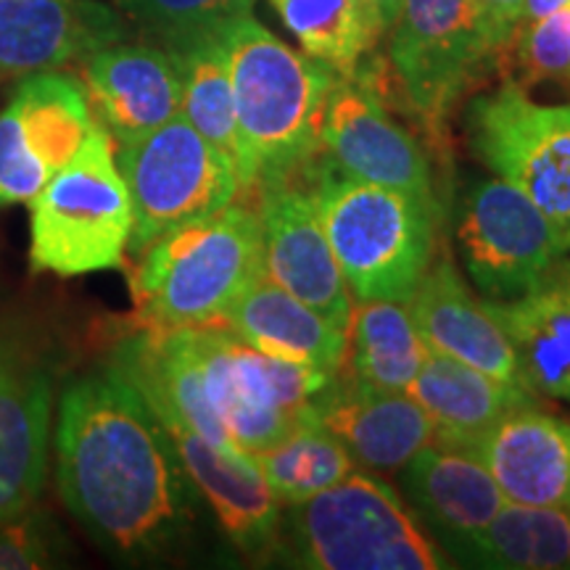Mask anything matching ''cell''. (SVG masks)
I'll return each mask as SVG.
<instances>
[{
  "label": "cell",
  "mask_w": 570,
  "mask_h": 570,
  "mask_svg": "<svg viewBox=\"0 0 570 570\" xmlns=\"http://www.w3.org/2000/svg\"><path fill=\"white\" fill-rule=\"evenodd\" d=\"M296 177L356 302L407 304L436 248V202L356 180L327 156H315Z\"/></svg>",
  "instance_id": "3"
},
{
  "label": "cell",
  "mask_w": 570,
  "mask_h": 570,
  "mask_svg": "<svg viewBox=\"0 0 570 570\" xmlns=\"http://www.w3.org/2000/svg\"><path fill=\"white\" fill-rule=\"evenodd\" d=\"M238 125L240 194L291 180L323 151V114L338 75L298 53L252 13L223 27Z\"/></svg>",
  "instance_id": "2"
},
{
  "label": "cell",
  "mask_w": 570,
  "mask_h": 570,
  "mask_svg": "<svg viewBox=\"0 0 570 570\" xmlns=\"http://www.w3.org/2000/svg\"><path fill=\"white\" fill-rule=\"evenodd\" d=\"M122 32L117 13L96 0H0V77L56 71Z\"/></svg>",
  "instance_id": "17"
},
{
  "label": "cell",
  "mask_w": 570,
  "mask_h": 570,
  "mask_svg": "<svg viewBox=\"0 0 570 570\" xmlns=\"http://www.w3.org/2000/svg\"><path fill=\"white\" fill-rule=\"evenodd\" d=\"M277 502L298 504L320 491L336 487L354 473V458L346 446L306 412L288 436L265 452L254 454Z\"/></svg>",
  "instance_id": "30"
},
{
  "label": "cell",
  "mask_w": 570,
  "mask_h": 570,
  "mask_svg": "<svg viewBox=\"0 0 570 570\" xmlns=\"http://www.w3.org/2000/svg\"><path fill=\"white\" fill-rule=\"evenodd\" d=\"M219 323L259 352L327 375H338L348 354V331H341L265 273L235 298Z\"/></svg>",
  "instance_id": "24"
},
{
  "label": "cell",
  "mask_w": 570,
  "mask_h": 570,
  "mask_svg": "<svg viewBox=\"0 0 570 570\" xmlns=\"http://www.w3.org/2000/svg\"><path fill=\"white\" fill-rule=\"evenodd\" d=\"M51 377L11 348H0V523L38 499L48 470Z\"/></svg>",
  "instance_id": "22"
},
{
  "label": "cell",
  "mask_w": 570,
  "mask_h": 570,
  "mask_svg": "<svg viewBox=\"0 0 570 570\" xmlns=\"http://www.w3.org/2000/svg\"><path fill=\"white\" fill-rule=\"evenodd\" d=\"M185 331L206 402L233 446L248 458L288 436L336 377L259 352L227 325L212 323Z\"/></svg>",
  "instance_id": "7"
},
{
  "label": "cell",
  "mask_w": 570,
  "mask_h": 570,
  "mask_svg": "<svg viewBox=\"0 0 570 570\" xmlns=\"http://www.w3.org/2000/svg\"><path fill=\"white\" fill-rule=\"evenodd\" d=\"M320 140L327 159L348 177L433 202L431 161L420 142L386 111L360 69L338 75L327 96Z\"/></svg>",
  "instance_id": "13"
},
{
  "label": "cell",
  "mask_w": 570,
  "mask_h": 570,
  "mask_svg": "<svg viewBox=\"0 0 570 570\" xmlns=\"http://www.w3.org/2000/svg\"><path fill=\"white\" fill-rule=\"evenodd\" d=\"M256 214L262 223L265 275L341 331H348L354 296L304 185L294 183V177L265 185Z\"/></svg>",
  "instance_id": "14"
},
{
  "label": "cell",
  "mask_w": 570,
  "mask_h": 570,
  "mask_svg": "<svg viewBox=\"0 0 570 570\" xmlns=\"http://www.w3.org/2000/svg\"><path fill=\"white\" fill-rule=\"evenodd\" d=\"M473 454L508 502L566 508L570 502V420L525 404L475 441Z\"/></svg>",
  "instance_id": "19"
},
{
  "label": "cell",
  "mask_w": 570,
  "mask_h": 570,
  "mask_svg": "<svg viewBox=\"0 0 570 570\" xmlns=\"http://www.w3.org/2000/svg\"><path fill=\"white\" fill-rule=\"evenodd\" d=\"M288 508L285 544L302 568L439 570L449 566L446 554L402 497L360 470Z\"/></svg>",
  "instance_id": "5"
},
{
  "label": "cell",
  "mask_w": 570,
  "mask_h": 570,
  "mask_svg": "<svg viewBox=\"0 0 570 570\" xmlns=\"http://www.w3.org/2000/svg\"><path fill=\"white\" fill-rule=\"evenodd\" d=\"M407 304L431 352L454 356L510 386L529 389L499 320L491 315L487 302L470 294L449 256H439L428 265Z\"/></svg>",
  "instance_id": "20"
},
{
  "label": "cell",
  "mask_w": 570,
  "mask_h": 570,
  "mask_svg": "<svg viewBox=\"0 0 570 570\" xmlns=\"http://www.w3.org/2000/svg\"><path fill=\"white\" fill-rule=\"evenodd\" d=\"M306 56L352 75L383 38L367 0H267Z\"/></svg>",
  "instance_id": "29"
},
{
  "label": "cell",
  "mask_w": 570,
  "mask_h": 570,
  "mask_svg": "<svg viewBox=\"0 0 570 570\" xmlns=\"http://www.w3.org/2000/svg\"><path fill=\"white\" fill-rule=\"evenodd\" d=\"M159 423L225 537L248 558H269L281 547V508L254 458L212 444L177 417H159Z\"/></svg>",
  "instance_id": "15"
},
{
  "label": "cell",
  "mask_w": 570,
  "mask_h": 570,
  "mask_svg": "<svg viewBox=\"0 0 570 570\" xmlns=\"http://www.w3.org/2000/svg\"><path fill=\"white\" fill-rule=\"evenodd\" d=\"M127 17L164 42L206 30H223L227 21L252 13L254 0H114Z\"/></svg>",
  "instance_id": "31"
},
{
  "label": "cell",
  "mask_w": 570,
  "mask_h": 570,
  "mask_svg": "<svg viewBox=\"0 0 570 570\" xmlns=\"http://www.w3.org/2000/svg\"><path fill=\"white\" fill-rule=\"evenodd\" d=\"M132 204L130 246L142 254L175 227L225 209L240 194L233 161L183 114L117 154Z\"/></svg>",
  "instance_id": "8"
},
{
  "label": "cell",
  "mask_w": 570,
  "mask_h": 570,
  "mask_svg": "<svg viewBox=\"0 0 570 570\" xmlns=\"http://www.w3.org/2000/svg\"><path fill=\"white\" fill-rule=\"evenodd\" d=\"M370 9H373V17L377 21V27H381V32L386 35L394 30L399 13H402V6L404 0H367Z\"/></svg>",
  "instance_id": "35"
},
{
  "label": "cell",
  "mask_w": 570,
  "mask_h": 570,
  "mask_svg": "<svg viewBox=\"0 0 570 570\" xmlns=\"http://www.w3.org/2000/svg\"><path fill=\"white\" fill-rule=\"evenodd\" d=\"M132 294L148 327L219 323L265 273L259 214L244 204L164 233L142 252Z\"/></svg>",
  "instance_id": "4"
},
{
  "label": "cell",
  "mask_w": 570,
  "mask_h": 570,
  "mask_svg": "<svg viewBox=\"0 0 570 570\" xmlns=\"http://www.w3.org/2000/svg\"><path fill=\"white\" fill-rule=\"evenodd\" d=\"M407 394L433 420L436 444L460 452H470L508 412L537 404L531 389L510 386L439 352H428Z\"/></svg>",
  "instance_id": "25"
},
{
  "label": "cell",
  "mask_w": 570,
  "mask_h": 570,
  "mask_svg": "<svg viewBox=\"0 0 570 570\" xmlns=\"http://www.w3.org/2000/svg\"><path fill=\"white\" fill-rule=\"evenodd\" d=\"M306 412L373 473H399L436 441L433 420L407 391L370 389L352 375L333 377Z\"/></svg>",
  "instance_id": "16"
},
{
  "label": "cell",
  "mask_w": 570,
  "mask_h": 570,
  "mask_svg": "<svg viewBox=\"0 0 570 570\" xmlns=\"http://www.w3.org/2000/svg\"><path fill=\"white\" fill-rule=\"evenodd\" d=\"M82 69L90 109L119 146L180 114V71L164 48L111 42L82 59Z\"/></svg>",
  "instance_id": "18"
},
{
  "label": "cell",
  "mask_w": 570,
  "mask_h": 570,
  "mask_svg": "<svg viewBox=\"0 0 570 570\" xmlns=\"http://www.w3.org/2000/svg\"><path fill=\"white\" fill-rule=\"evenodd\" d=\"M512 46L525 82L570 85V3L520 27Z\"/></svg>",
  "instance_id": "32"
},
{
  "label": "cell",
  "mask_w": 570,
  "mask_h": 570,
  "mask_svg": "<svg viewBox=\"0 0 570 570\" xmlns=\"http://www.w3.org/2000/svg\"><path fill=\"white\" fill-rule=\"evenodd\" d=\"M56 483L104 550L146 558L194 518V481L167 428L117 365L69 383L56 425Z\"/></svg>",
  "instance_id": "1"
},
{
  "label": "cell",
  "mask_w": 570,
  "mask_h": 570,
  "mask_svg": "<svg viewBox=\"0 0 570 570\" xmlns=\"http://www.w3.org/2000/svg\"><path fill=\"white\" fill-rule=\"evenodd\" d=\"M164 51H169L180 71V114L233 161L238 175L240 142L223 30L169 40Z\"/></svg>",
  "instance_id": "26"
},
{
  "label": "cell",
  "mask_w": 570,
  "mask_h": 570,
  "mask_svg": "<svg viewBox=\"0 0 570 570\" xmlns=\"http://www.w3.org/2000/svg\"><path fill=\"white\" fill-rule=\"evenodd\" d=\"M402 487L428 533L458 560L508 502L473 454L441 444L423 446L402 468Z\"/></svg>",
  "instance_id": "21"
},
{
  "label": "cell",
  "mask_w": 570,
  "mask_h": 570,
  "mask_svg": "<svg viewBox=\"0 0 570 570\" xmlns=\"http://www.w3.org/2000/svg\"><path fill=\"white\" fill-rule=\"evenodd\" d=\"M348 375L381 391H410L431 348L402 302H360L352 312Z\"/></svg>",
  "instance_id": "28"
},
{
  "label": "cell",
  "mask_w": 570,
  "mask_h": 570,
  "mask_svg": "<svg viewBox=\"0 0 570 570\" xmlns=\"http://www.w3.org/2000/svg\"><path fill=\"white\" fill-rule=\"evenodd\" d=\"M51 560V541L42 531L38 515H27L0 523V570H35L46 568Z\"/></svg>",
  "instance_id": "33"
},
{
  "label": "cell",
  "mask_w": 570,
  "mask_h": 570,
  "mask_svg": "<svg viewBox=\"0 0 570 570\" xmlns=\"http://www.w3.org/2000/svg\"><path fill=\"white\" fill-rule=\"evenodd\" d=\"M566 512H568V518H570V502L566 504Z\"/></svg>",
  "instance_id": "37"
},
{
  "label": "cell",
  "mask_w": 570,
  "mask_h": 570,
  "mask_svg": "<svg viewBox=\"0 0 570 570\" xmlns=\"http://www.w3.org/2000/svg\"><path fill=\"white\" fill-rule=\"evenodd\" d=\"M85 85L59 71L27 75L0 111V206L30 204L96 127Z\"/></svg>",
  "instance_id": "11"
},
{
  "label": "cell",
  "mask_w": 570,
  "mask_h": 570,
  "mask_svg": "<svg viewBox=\"0 0 570 570\" xmlns=\"http://www.w3.org/2000/svg\"><path fill=\"white\" fill-rule=\"evenodd\" d=\"M460 560L465 566L497 570H568V512L566 508L504 502Z\"/></svg>",
  "instance_id": "27"
},
{
  "label": "cell",
  "mask_w": 570,
  "mask_h": 570,
  "mask_svg": "<svg viewBox=\"0 0 570 570\" xmlns=\"http://www.w3.org/2000/svg\"><path fill=\"white\" fill-rule=\"evenodd\" d=\"M487 306L515 352L525 386L570 402V259L554 262L525 294Z\"/></svg>",
  "instance_id": "23"
},
{
  "label": "cell",
  "mask_w": 570,
  "mask_h": 570,
  "mask_svg": "<svg viewBox=\"0 0 570 570\" xmlns=\"http://www.w3.org/2000/svg\"><path fill=\"white\" fill-rule=\"evenodd\" d=\"M473 154L570 230V104H537L515 80L470 101Z\"/></svg>",
  "instance_id": "9"
},
{
  "label": "cell",
  "mask_w": 570,
  "mask_h": 570,
  "mask_svg": "<svg viewBox=\"0 0 570 570\" xmlns=\"http://www.w3.org/2000/svg\"><path fill=\"white\" fill-rule=\"evenodd\" d=\"M391 67L410 109L433 140H444L446 119L487 67L470 0H404L391 30Z\"/></svg>",
  "instance_id": "12"
},
{
  "label": "cell",
  "mask_w": 570,
  "mask_h": 570,
  "mask_svg": "<svg viewBox=\"0 0 570 570\" xmlns=\"http://www.w3.org/2000/svg\"><path fill=\"white\" fill-rule=\"evenodd\" d=\"M470 3H473L481 56L489 67L515 40L520 21H523L525 0H470Z\"/></svg>",
  "instance_id": "34"
},
{
  "label": "cell",
  "mask_w": 570,
  "mask_h": 570,
  "mask_svg": "<svg viewBox=\"0 0 570 570\" xmlns=\"http://www.w3.org/2000/svg\"><path fill=\"white\" fill-rule=\"evenodd\" d=\"M566 3H570V0H525V3H523V21H520V27L529 24V21H537L541 17H547V13L562 9Z\"/></svg>",
  "instance_id": "36"
},
{
  "label": "cell",
  "mask_w": 570,
  "mask_h": 570,
  "mask_svg": "<svg viewBox=\"0 0 570 570\" xmlns=\"http://www.w3.org/2000/svg\"><path fill=\"white\" fill-rule=\"evenodd\" d=\"M458 244L479 294L508 302L568 256L570 230L502 177H473L460 198Z\"/></svg>",
  "instance_id": "10"
},
{
  "label": "cell",
  "mask_w": 570,
  "mask_h": 570,
  "mask_svg": "<svg viewBox=\"0 0 570 570\" xmlns=\"http://www.w3.org/2000/svg\"><path fill=\"white\" fill-rule=\"evenodd\" d=\"M111 142L96 122L75 159L27 204L32 273L77 277L122 265L132 204Z\"/></svg>",
  "instance_id": "6"
}]
</instances>
